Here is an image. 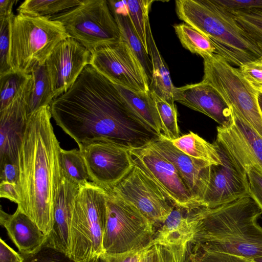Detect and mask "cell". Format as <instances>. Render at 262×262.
<instances>
[{
	"label": "cell",
	"instance_id": "obj_10",
	"mask_svg": "<svg viewBox=\"0 0 262 262\" xmlns=\"http://www.w3.org/2000/svg\"><path fill=\"white\" fill-rule=\"evenodd\" d=\"M110 189L135 206L155 227L163 224L175 206L156 182L134 165Z\"/></svg>",
	"mask_w": 262,
	"mask_h": 262
},
{
	"label": "cell",
	"instance_id": "obj_16",
	"mask_svg": "<svg viewBox=\"0 0 262 262\" xmlns=\"http://www.w3.org/2000/svg\"><path fill=\"white\" fill-rule=\"evenodd\" d=\"M232 123L227 126L217 127L215 142L243 169L253 166L262 173V137L232 110Z\"/></svg>",
	"mask_w": 262,
	"mask_h": 262
},
{
	"label": "cell",
	"instance_id": "obj_35",
	"mask_svg": "<svg viewBox=\"0 0 262 262\" xmlns=\"http://www.w3.org/2000/svg\"><path fill=\"white\" fill-rule=\"evenodd\" d=\"M185 245L155 244L153 250V262H182L188 244Z\"/></svg>",
	"mask_w": 262,
	"mask_h": 262
},
{
	"label": "cell",
	"instance_id": "obj_19",
	"mask_svg": "<svg viewBox=\"0 0 262 262\" xmlns=\"http://www.w3.org/2000/svg\"><path fill=\"white\" fill-rule=\"evenodd\" d=\"M174 101L201 112L218 123L227 126L232 121L231 108L211 85L201 81L180 88L175 87Z\"/></svg>",
	"mask_w": 262,
	"mask_h": 262
},
{
	"label": "cell",
	"instance_id": "obj_41",
	"mask_svg": "<svg viewBox=\"0 0 262 262\" xmlns=\"http://www.w3.org/2000/svg\"><path fill=\"white\" fill-rule=\"evenodd\" d=\"M217 2L230 11L262 10V0H217Z\"/></svg>",
	"mask_w": 262,
	"mask_h": 262
},
{
	"label": "cell",
	"instance_id": "obj_8",
	"mask_svg": "<svg viewBox=\"0 0 262 262\" xmlns=\"http://www.w3.org/2000/svg\"><path fill=\"white\" fill-rule=\"evenodd\" d=\"M202 82L212 86L232 110L262 137V113L258 102V92L236 68L222 56H205Z\"/></svg>",
	"mask_w": 262,
	"mask_h": 262
},
{
	"label": "cell",
	"instance_id": "obj_45",
	"mask_svg": "<svg viewBox=\"0 0 262 262\" xmlns=\"http://www.w3.org/2000/svg\"><path fill=\"white\" fill-rule=\"evenodd\" d=\"M0 262H23L21 254L0 239Z\"/></svg>",
	"mask_w": 262,
	"mask_h": 262
},
{
	"label": "cell",
	"instance_id": "obj_46",
	"mask_svg": "<svg viewBox=\"0 0 262 262\" xmlns=\"http://www.w3.org/2000/svg\"><path fill=\"white\" fill-rule=\"evenodd\" d=\"M17 2V0L0 1V21L10 19L14 15L13 6Z\"/></svg>",
	"mask_w": 262,
	"mask_h": 262
},
{
	"label": "cell",
	"instance_id": "obj_17",
	"mask_svg": "<svg viewBox=\"0 0 262 262\" xmlns=\"http://www.w3.org/2000/svg\"><path fill=\"white\" fill-rule=\"evenodd\" d=\"M31 86L32 75L23 91L0 111V165L6 163L18 165L19 151L29 118L27 102Z\"/></svg>",
	"mask_w": 262,
	"mask_h": 262
},
{
	"label": "cell",
	"instance_id": "obj_43",
	"mask_svg": "<svg viewBox=\"0 0 262 262\" xmlns=\"http://www.w3.org/2000/svg\"><path fill=\"white\" fill-rule=\"evenodd\" d=\"M0 196L6 198L19 205L21 202L20 196L17 184L6 181L1 182Z\"/></svg>",
	"mask_w": 262,
	"mask_h": 262
},
{
	"label": "cell",
	"instance_id": "obj_7",
	"mask_svg": "<svg viewBox=\"0 0 262 262\" xmlns=\"http://www.w3.org/2000/svg\"><path fill=\"white\" fill-rule=\"evenodd\" d=\"M107 219L102 253L118 254L152 246L156 231L152 224L133 204L106 190Z\"/></svg>",
	"mask_w": 262,
	"mask_h": 262
},
{
	"label": "cell",
	"instance_id": "obj_31",
	"mask_svg": "<svg viewBox=\"0 0 262 262\" xmlns=\"http://www.w3.org/2000/svg\"><path fill=\"white\" fill-rule=\"evenodd\" d=\"M152 0H128L127 14L132 26L149 54L147 28L149 23V13Z\"/></svg>",
	"mask_w": 262,
	"mask_h": 262
},
{
	"label": "cell",
	"instance_id": "obj_14",
	"mask_svg": "<svg viewBox=\"0 0 262 262\" xmlns=\"http://www.w3.org/2000/svg\"><path fill=\"white\" fill-rule=\"evenodd\" d=\"M222 163L212 165L209 183L202 200L203 206L213 208L249 196L245 171L215 141L213 143Z\"/></svg>",
	"mask_w": 262,
	"mask_h": 262
},
{
	"label": "cell",
	"instance_id": "obj_18",
	"mask_svg": "<svg viewBox=\"0 0 262 262\" xmlns=\"http://www.w3.org/2000/svg\"><path fill=\"white\" fill-rule=\"evenodd\" d=\"M148 145L174 165L195 200L203 206L202 200L209 183L212 165L184 154L163 135Z\"/></svg>",
	"mask_w": 262,
	"mask_h": 262
},
{
	"label": "cell",
	"instance_id": "obj_22",
	"mask_svg": "<svg viewBox=\"0 0 262 262\" xmlns=\"http://www.w3.org/2000/svg\"><path fill=\"white\" fill-rule=\"evenodd\" d=\"M191 211L192 209L175 205L156 232L152 245L155 244L185 245L190 243L195 229Z\"/></svg>",
	"mask_w": 262,
	"mask_h": 262
},
{
	"label": "cell",
	"instance_id": "obj_50",
	"mask_svg": "<svg viewBox=\"0 0 262 262\" xmlns=\"http://www.w3.org/2000/svg\"><path fill=\"white\" fill-rule=\"evenodd\" d=\"M251 85L259 93H262V84H251Z\"/></svg>",
	"mask_w": 262,
	"mask_h": 262
},
{
	"label": "cell",
	"instance_id": "obj_47",
	"mask_svg": "<svg viewBox=\"0 0 262 262\" xmlns=\"http://www.w3.org/2000/svg\"><path fill=\"white\" fill-rule=\"evenodd\" d=\"M182 262H198L197 253L192 249L190 243L188 244L186 254Z\"/></svg>",
	"mask_w": 262,
	"mask_h": 262
},
{
	"label": "cell",
	"instance_id": "obj_21",
	"mask_svg": "<svg viewBox=\"0 0 262 262\" xmlns=\"http://www.w3.org/2000/svg\"><path fill=\"white\" fill-rule=\"evenodd\" d=\"M0 224L6 229L20 254L36 253L47 241V236L18 207L13 214H8L1 208Z\"/></svg>",
	"mask_w": 262,
	"mask_h": 262
},
{
	"label": "cell",
	"instance_id": "obj_49",
	"mask_svg": "<svg viewBox=\"0 0 262 262\" xmlns=\"http://www.w3.org/2000/svg\"><path fill=\"white\" fill-rule=\"evenodd\" d=\"M258 102L260 110L262 113V93H259L258 94Z\"/></svg>",
	"mask_w": 262,
	"mask_h": 262
},
{
	"label": "cell",
	"instance_id": "obj_42",
	"mask_svg": "<svg viewBox=\"0 0 262 262\" xmlns=\"http://www.w3.org/2000/svg\"><path fill=\"white\" fill-rule=\"evenodd\" d=\"M146 249L118 254L103 253L99 257V262H138L143 252Z\"/></svg>",
	"mask_w": 262,
	"mask_h": 262
},
{
	"label": "cell",
	"instance_id": "obj_39",
	"mask_svg": "<svg viewBox=\"0 0 262 262\" xmlns=\"http://www.w3.org/2000/svg\"><path fill=\"white\" fill-rule=\"evenodd\" d=\"M192 249L197 253L198 262H253L250 259L230 254Z\"/></svg>",
	"mask_w": 262,
	"mask_h": 262
},
{
	"label": "cell",
	"instance_id": "obj_26",
	"mask_svg": "<svg viewBox=\"0 0 262 262\" xmlns=\"http://www.w3.org/2000/svg\"><path fill=\"white\" fill-rule=\"evenodd\" d=\"M30 74L32 86L27 102L28 117L40 107L50 105L54 99L46 65H37Z\"/></svg>",
	"mask_w": 262,
	"mask_h": 262
},
{
	"label": "cell",
	"instance_id": "obj_2",
	"mask_svg": "<svg viewBox=\"0 0 262 262\" xmlns=\"http://www.w3.org/2000/svg\"><path fill=\"white\" fill-rule=\"evenodd\" d=\"M50 105L28 118L19 149L17 207L48 236L52 230L53 207L62 179L60 146L51 122Z\"/></svg>",
	"mask_w": 262,
	"mask_h": 262
},
{
	"label": "cell",
	"instance_id": "obj_44",
	"mask_svg": "<svg viewBox=\"0 0 262 262\" xmlns=\"http://www.w3.org/2000/svg\"><path fill=\"white\" fill-rule=\"evenodd\" d=\"M19 179V167L17 164L6 163L0 165V181L17 184Z\"/></svg>",
	"mask_w": 262,
	"mask_h": 262
},
{
	"label": "cell",
	"instance_id": "obj_25",
	"mask_svg": "<svg viewBox=\"0 0 262 262\" xmlns=\"http://www.w3.org/2000/svg\"><path fill=\"white\" fill-rule=\"evenodd\" d=\"M173 145L187 155L212 165H219L222 161L214 144H211L197 134L190 132L171 141Z\"/></svg>",
	"mask_w": 262,
	"mask_h": 262
},
{
	"label": "cell",
	"instance_id": "obj_28",
	"mask_svg": "<svg viewBox=\"0 0 262 262\" xmlns=\"http://www.w3.org/2000/svg\"><path fill=\"white\" fill-rule=\"evenodd\" d=\"M81 0H26L17 8L18 14L52 16L81 4Z\"/></svg>",
	"mask_w": 262,
	"mask_h": 262
},
{
	"label": "cell",
	"instance_id": "obj_33",
	"mask_svg": "<svg viewBox=\"0 0 262 262\" xmlns=\"http://www.w3.org/2000/svg\"><path fill=\"white\" fill-rule=\"evenodd\" d=\"M31 74L12 72L0 77V111L6 107L23 91Z\"/></svg>",
	"mask_w": 262,
	"mask_h": 262
},
{
	"label": "cell",
	"instance_id": "obj_3",
	"mask_svg": "<svg viewBox=\"0 0 262 262\" xmlns=\"http://www.w3.org/2000/svg\"><path fill=\"white\" fill-rule=\"evenodd\" d=\"M195 225L193 248L248 259L262 256V211L250 196L215 208L192 210Z\"/></svg>",
	"mask_w": 262,
	"mask_h": 262
},
{
	"label": "cell",
	"instance_id": "obj_12",
	"mask_svg": "<svg viewBox=\"0 0 262 262\" xmlns=\"http://www.w3.org/2000/svg\"><path fill=\"white\" fill-rule=\"evenodd\" d=\"M128 152L132 164L156 182L175 205L189 209L202 206L174 165L148 144Z\"/></svg>",
	"mask_w": 262,
	"mask_h": 262
},
{
	"label": "cell",
	"instance_id": "obj_37",
	"mask_svg": "<svg viewBox=\"0 0 262 262\" xmlns=\"http://www.w3.org/2000/svg\"><path fill=\"white\" fill-rule=\"evenodd\" d=\"M9 20L0 21V77L13 72L8 62L10 46Z\"/></svg>",
	"mask_w": 262,
	"mask_h": 262
},
{
	"label": "cell",
	"instance_id": "obj_15",
	"mask_svg": "<svg viewBox=\"0 0 262 262\" xmlns=\"http://www.w3.org/2000/svg\"><path fill=\"white\" fill-rule=\"evenodd\" d=\"M91 56L88 50L71 37L55 47L45 63L54 98L71 87L85 67L90 64Z\"/></svg>",
	"mask_w": 262,
	"mask_h": 262
},
{
	"label": "cell",
	"instance_id": "obj_6",
	"mask_svg": "<svg viewBox=\"0 0 262 262\" xmlns=\"http://www.w3.org/2000/svg\"><path fill=\"white\" fill-rule=\"evenodd\" d=\"M106 190L89 181L80 186L71 224L69 257L90 262L102 253L106 223Z\"/></svg>",
	"mask_w": 262,
	"mask_h": 262
},
{
	"label": "cell",
	"instance_id": "obj_4",
	"mask_svg": "<svg viewBox=\"0 0 262 262\" xmlns=\"http://www.w3.org/2000/svg\"><path fill=\"white\" fill-rule=\"evenodd\" d=\"M176 10L180 19L207 37L215 54L231 65L240 67L262 57V51L217 0H178Z\"/></svg>",
	"mask_w": 262,
	"mask_h": 262
},
{
	"label": "cell",
	"instance_id": "obj_13",
	"mask_svg": "<svg viewBox=\"0 0 262 262\" xmlns=\"http://www.w3.org/2000/svg\"><path fill=\"white\" fill-rule=\"evenodd\" d=\"M78 146L90 180L105 190L111 189L133 165L128 149L113 142L98 140Z\"/></svg>",
	"mask_w": 262,
	"mask_h": 262
},
{
	"label": "cell",
	"instance_id": "obj_23",
	"mask_svg": "<svg viewBox=\"0 0 262 262\" xmlns=\"http://www.w3.org/2000/svg\"><path fill=\"white\" fill-rule=\"evenodd\" d=\"M149 55L151 60L152 77L149 91L167 102L174 104L173 97L175 86L172 84L169 70L155 41L150 24L147 28Z\"/></svg>",
	"mask_w": 262,
	"mask_h": 262
},
{
	"label": "cell",
	"instance_id": "obj_11",
	"mask_svg": "<svg viewBox=\"0 0 262 262\" xmlns=\"http://www.w3.org/2000/svg\"><path fill=\"white\" fill-rule=\"evenodd\" d=\"M91 54L90 64L114 84L137 92L149 91L140 62L124 41L104 45Z\"/></svg>",
	"mask_w": 262,
	"mask_h": 262
},
{
	"label": "cell",
	"instance_id": "obj_29",
	"mask_svg": "<svg viewBox=\"0 0 262 262\" xmlns=\"http://www.w3.org/2000/svg\"><path fill=\"white\" fill-rule=\"evenodd\" d=\"M60 163L62 177L81 186L90 180L86 164L79 149H61Z\"/></svg>",
	"mask_w": 262,
	"mask_h": 262
},
{
	"label": "cell",
	"instance_id": "obj_34",
	"mask_svg": "<svg viewBox=\"0 0 262 262\" xmlns=\"http://www.w3.org/2000/svg\"><path fill=\"white\" fill-rule=\"evenodd\" d=\"M160 118L163 135L170 141L180 137L177 111L175 104H171L151 92Z\"/></svg>",
	"mask_w": 262,
	"mask_h": 262
},
{
	"label": "cell",
	"instance_id": "obj_48",
	"mask_svg": "<svg viewBox=\"0 0 262 262\" xmlns=\"http://www.w3.org/2000/svg\"><path fill=\"white\" fill-rule=\"evenodd\" d=\"M138 262H153V250L151 247L143 252Z\"/></svg>",
	"mask_w": 262,
	"mask_h": 262
},
{
	"label": "cell",
	"instance_id": "obj_32",
	"mask_svg": "<svg viewBox=\"0 0 262 262\" xmlns=\"http://www.w3.org/2000/svg\"><path fill=\"white\" fill-rule=\"evenodd\" d=\"M230 11L239 26L262 51V10L243 9Z\"/></svg>",
	"mask_w": 262,
	"mask_h": 262
},
{
	"label": "cell",
	"instance_id": "obj_9",
	"mask_svg": "<svg viewBox=\"0 0 262 262\" xmlns=\"http://www.w3.org/2000/svg\"><path fill=\"white\" fill-rule=\"evenodd\" d=\"M50 18L61 22L70 37L91 53L104 45L122 40L106 0H83L79 5Z\"/></svg>",
	"mask_w": 262,
	"mask_h": 262
},
{
	"label": "cell",
	"instance_id": "obj_1",
	"mask_svg": "<svg viewBox=\"0 0 262 262\" xmlns=\"http://www.w3.org/2000/svg\"><path fill=\"white\" fill-rule=\"evenodd\" d=\"M50 105L57 125L78 145L105 140L129 149L160 137L134 112L116 85L91 64Z\"/></svg>",
	"mask_w": 262,
	"mask_h": 262
},
{
	"label": "cell",
	"instance_id": "obj_24",
	"mask_svg": "<svg viewBox=\"0 0 262 262\" xmlns=\"http://www.w3.org/2000/svg\"><path fill=\"white\" fill-rule=\"evenodd\" d=\"M115 85L141 120L160 137L163 136L160 118L151 92H137Z\"/></svg>",
	"mask_w": 262,
	"mask_h": 262
},
{
	"label": "cell",
	"instance_id": "obj_20",
	"mask_svg": "<svg viewBox=\"0 0 262 262\" xmlns=\"http://www.w3.org/2000/svg\"><path fill=\"white\" fill-rule=\"evenodd\" d=\"M80 186L62 177L53 207L52 230L44 246L69 256L70 229L76 198Z\"/></svg>",
	"mask_w": 262,
	"mask_h": 262
},
{
	"label": "cell",
	"instance_id": "obj_5",
	"mask_svg": "<svg viewBox=\"0 0 262 262\" xmlns=\"http://www.w3.org/2000/svg\"><path fill=\"white\" fill-rule=\"evenodd\" d=\"M9 64L16 72L30 74L44 65L55 47L70 37L63 24L50 16L13 15L9 20Z\"/></svg>",
	"mask_w": 262,
	"mask_h": 262
},
{
	"label": "cell",
	"instance_id": "obj_40",
	"mask_svg": "<svg viewBox=\"0 0 262 262\" xmlns=\"http://www.w3.org/2000/svg\"><path fill=\"white\" fill-rule=\"evenodd\" d=\"M238 69L250 84H262V57L245 63Z\"/></svg>",
	"mask_w": 262,
	"mask_h": 262
},
{
	"label": "cell",
	"instance_id": "obj_27",
	"mask_svg": "<svg viewBox=\"0 0 262 262\" xmlns=\"http://www.w3.org/2000/svg\"><path fill=\"white\" fill-rule=\"evenodd\" d=\"M118 25L121 39L126 42L140 62L150 84L152 66L150 57L136 33L127 14L112 13Z\"/></svg>",
	"mask_w": 262,
	"mask_h": 262
},
{
	"label": "cell",
	"instance_id": "obj_30",
	"mask_svg": "<svg viewBox=\"0 0 262 262\" xmlns=\"http://www.w3.org/2000/svg\"><path fill=\"white\" fill-rule=\"evenodd\" d=\"M173 28L182 46L192 53L202 57L215 53L211 40L195 29L184 23L176 25Z\"/></svg>",
	"mask_w": 262,
	"mask_h": 262
},
{
	"label": "cell",
	"instance_id": "obj_36",
	"mask_svg": "<svg viewBox=\"0 0 262 262\" xmlns=\"http://www.w3.org/2000/svg\"><path fill=\"white\" fill-rule=\"evenodd\" d=\"M20 254L23 262H76L64 253L46 246L35 253ZM90 262H99V257Z\"/></svg>",
	"mask_w": 262,
	"mask_h": 262
},
{
	"label": "cell",
	"instance_id": "obj_38",
	"mask_svg": "<svg viewBox=\"0 0 262 262\" xmlns=\"http://www.w3.org/2000/svg\"><path fill=\"white\" fill-rule=\"evenodd\" d=\"M244 170L249 182V195L262 211V173L253 166L246 167Z\"/></svg>",
	"mask_w": 262,
	"mask_h": 262
},
{
	"label": "cell",
	"instance_id": "obj_51",
	"mask_svg": "<svg viewBox=\"0 0 262 262\" xmlns=\"http://www.w3.org/2000/svg\"><path fill=\"white\" fill-rule=\"evenodd\" d=\"M253 262H262V256L256 257L251 259Z\"/></svg>",
	"mask_w": 262,
	"mask_h": 262
}]
</instances>
